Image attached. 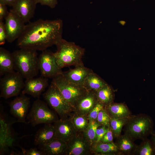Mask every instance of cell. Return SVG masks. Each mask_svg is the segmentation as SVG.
Returning a JSON list of instances; mask_svg holds the SVG:
<instances>
[{
    "label": "cell",
    "instance_id": "obj_1",
    "mask_svg": "<svg viewBox=\"0 0 155 155\" xmlns=\"http://www.w3.org/2000/svg\"><path fill=\"white\" fill-rule=\"evenodd\" d=\"M63 23L61 19H39L25 25L17 39L20 48H28L43 51L56 45L62 38Z\"/></svg>",
    "mask_w": 155,
    "mask_h": 155
},
{
    "label": "cell",
    "instance_id": "obj_2",
    "mask_svg": "<svg viewBox=\"0 0 155 155\" xmlns=\"http://www.w3.org/2000/svg\"><path fill=\"white\" fill-rule=\"evenodd\" d=\"M55 45L57 51L54 55L56 62L60 68L84 65L82 61L85 51L84 48L74 42L68 41L62 38Z\"/></svg>",
    "mask_w": 155,
    "mask_h": 155
},
{
    "label": "cell",
    "instance_id": "obj_3",
    "mask_svg": "<svg viewBox=\"0 0 155 155\" xmlns=\"http://www.w3.org/2000/svg\"><path fill=\"white\" fill-rule=\"evenodd\" d=\"M15 69L26 79L34 78L38 73V57L37 51L20 48L12 53Z\"/></svg>",
    "mask_w": 155,
    "mask_h": 155
},
{
    "label": "cell",
    "instance_id": "obj_4",
    "mask_svg": "<svg viewBox=\"0 0 155 155\" xmlns=\"http://www.w3.org/2000/svg\"><path fill=\"white\" fill-rule=\"evenodd\" d=\"M154 122L150 117L144 114L131 115L125 125L124 133L133 140H143L153 131Z\"/></svg>",
    "mask_w": 155,
    "mask_h": 155
},
{
    "label": "cell",
    "instance_id": "obj_5",
    "mask_svg": "<svg viewBox=\"0 0 155 155\" xmlns=\"http://www.w3.org/2000/svg\"><path fill=\"white\" fill-rule=\"evenodd\" d=\"M46 102L59 116L60 119L69 117L73 112V108L65 99L58 88L51 83L43 94Z\"/></svg>",
    "mask_w": 155,
    "mask_h": 155
},
{
    "label": "cell",
    "instance_id": "obj_6",
    "mask_svg": "<svg viewBox=\"0 0 155 155\" xmlns=\"http://www.w3.org/2000/svg\"><path fill=\"white\" fill-rule=\"evenodd\" d=\"M46 102L38 99L35 100L27 117L33 127L41 124L54 123L59 119L56 113L51 110Z\"/></svg>",
    "mask_w": 155,
    "mask_h": 155
},
{
    "label": "cell",
    "instance_id": "obj_7",
    "mask_svg": "<svg viewBox=\"0 0 155 155\" xmlns=\"http://www.w3.org/2000/svg\"><path fill=\"white\" fill-rule=\"evenodd\" d=\"M51 83L58 88L65 99L73 108L78 100L87 92L83 86L69 82L62 74L53 78Z\"/></svg>",
    "mask_w": 155,
    "mask_h": 155
},
{
    "label": "cell",
    "instance_id": "obj_8",
    "mask_svg": "<svg viewBox=\"0 0 155 155\" xmlns=\"http://www.w3.org/2000/svg\"><path fill=\"white\" fill-rule=\"evenodd\" d=\"M23 78L17 71L4 75L0 79V97L7 99L19 95L24 87Z\"/></svg>",
    "mask_w": 155,
    "mask_h": 155
},
{
    "label": "cell",
    "instance_id": "obj_9",
    "mask_svg": "<svg viewBox=\"0 0 155 155\" xmlns=\"http://www.w3.org/2000/svg\"><path fill=\"white\" fill-rule=\"evenodd\" d=\"M38 67L42 76L53 79L62 74V69L58 65L54 53L46 50L38 57Z\"/></svg>",
    "mask_w": 155,
    "mask_h": 155
},
{
    "label": "cell",
    "instance_id": "obj_10",
    "mask_svg": "<svg viewBox=\"0 0 155 155\" xmlns=\"http://www.w3.org/2000/svg\"><path fill=\"white\" fill-rule=\"evenodd\" d=\"M5 19L7 41L11 43L19 37L26 25L21 18L12 9L10 10Z\"/></svg>",
    "mask_w": 155,
    "mask_h": 155
},
{
    "label": "cell",
    "instance_id": "obj_11",
    "mask_svg": "<svg viewBox=\"0 0 155 155\" xmlns=\"http://www.w3.org/2000/svg\"><path fill=\"white\" fill-rule=\"evenodd\" d=\"M11 114L19 122L26 123V118L30 107V98L22 94L9 103Z\"/></svg>",
    "mask_w": 155,
    "mask_h": 155
},
{
    "label": "cell",
    "instance_id": "obj_12",
    "mask_svg": "<svg viewBox=\"0 0 155 155\" xmlns=\"http://www.w3.org/2000/svg\"><path fill=\"white\" fill-rule=\"evenodd\" d=\"M67 144L66 155H88L92 154V145L82 132H78Z\"/></svg>",
    "mask_w": 155,
    "mask_h": 155
},
{
    "label": "cell",
    "instance_id": "obj_13",
    "mask_svg": "<svg viewBox=\"0 0 155 155\" xmlns=\"http://www.w3.org/2000/svg\"><path fill=\"white\" fill-rule=\"evenodd\" d=\"M56 138L68 143L77 134L75 129L69 117L59 119L54 123Z\"/></svg>",
    "mask_w": 155,
    "mask_h": 155
},
{
    "label": "cell",
    "instance_id": "obj_14",
    "mask_svg": "<svg viewBox=\"0 0 155 155\" xmlns=\"http://www.w3.org/2000/svg\"><path fill=\"white\" fill-rule=\"evenodd\" d=\"M49 86L48 78L42 76L26 79L22 94L39 98Z\"/></svg>",
    "mask_w": 155,
    "mask_h": 155
},
{
    "label": "cell",
    "instance_id": "obj_15",
    "mask_svg": "<svg viewBox=\"0 0 155 155\" xmlns=\"http://www.w3.org/2000/svg\"><path fill=\"white\" fill-rule=\"evenodd\" d=\"M37 4L36 0H17L12 9L25 23L29 22L34 16Z\"/></svg>",
    "mask_w": 155,
    "mask_h": 155
},
{
    "label": "cell",
    "instance_id": "obj_16",
    "mask_svg": "<svg viewBox=\"0 0 155 155\" xmlns=\"http://www.w3.org/2000/svg\"><path fill=\"white\" fill-rule=\"evenodd\" d=\"M98 102L95 92L87 91L78 100L74 106L73 112L81 115L88 116Z\"/></svg>",
    "mask_w": 155,
    "mask_h": 155
},
{
    "label": "cell",
    "instance_id": "obj_17",
    "mask_svg": "<svg viewBox=\"0 0 155 155\" xmlns=\"http://www.w3.org/2000/svg\"><path fill=\"white\" fill-rule=\"evenodd\" d=\"M93 72L91 69L86 67L84 65L75 67L74 69L63 72L62 75L69 82L83 86L86 77Z\"/></svg>",
    "mask_w": 155,
    "mask_h": 155
},
{
    "label": "cell",
    "instance_id": "obj_18",
    "mask_svg": "<svg viewBox=\"0 0 155 155\" xmlns=\"http://www.w3.org/2000/svg\"><path fill=\"white\" fill-rule=\"evenodd\" d=\"M56 138L54 125L52 123L46 124L36 132L34 143L35 145L40 146L49 143Z\"/></svg>",
    "mask_w": 155,
    "mask_h": 155
},
{
    "label": "cell",
    "instance_id": "obj_19",
    "mask_svg": "<svg viewBox=\"0 0 155 155\" xmlns=\"http://www.w3.org/2000/svg\"><path fill=\"white\" fill-rule=\"evenodd\" d=\"M116 139L115 143L121 155H135L138 145L134 143V140L129 135L124 133Z\"/></svg>",
    "mask_w": 155,
    "mask_h": 155
},
{
    "label": "cell",
    "instance_id": "obj_20",
    "mask_svg": "<svg viewBox=\"0 0 155 155\" xmlns=\"http://www.w3.org/2000/svg\"><path fill=\"white\" fill-rule=\"evenodd\" d=\"M39 147L45 155H66L67 144L56 138L49 143Z\"/></svg>",
    "mask_w": 155,
    "mask_h": 155
},
{
    "label": "cell",
    "instance_id": "obj_21",
    "mask_svg": "<svg viewBox=\"0 0 155 155\" xmlns=\"http://www.w3.org/2000/svg\"><path fill=\"white\" fill-rule=\"evenodd\" d=\"M91 151L92 154L94 155H121L119 150L114 142H95L92 145Z\"/></svg>",
    "mask_w": 155,
    "mask_h": 155
},
{
    "label": "cell",
    "instance_id": "obj_22",
    "mask_svg": "<svg viewBox=\"0 0 155 155\" xmlns=\"http://www.w3.org/2000/svg\"><path fill=\"white\" fill-rule=\"evenodd\" d=\"M15 66L12 53L4 48H0V75L14 71Z\"/></svg>",
    "mask_w": 155,
    "mask_h": 155
},
{
    "label": "cell",
    "instance_id": "obj_23",
    "mask_svg": "<svg viewBox=\"0 0 155 155\" xmlns=\"http://www.w3.org/2000/svg\"><path fill=\"white\" fill-rule=\"evenodd\" d=\"M104 107L111 118H122L131 115L129 108L124 103L113 102Z\"/></svg>",
    "mask_w": 155,
    "mask_h": 155
},
{
    "label": "cell",
    "instance_id": "obj_24",
    "mask_svg": "<svg viewBox=\"0 0 155 155\" xmlns=\"http://www.w3.org/2000/svg\"><path fill=\"white\" fill-rule=\"evenodd\" d=\"M107 84L98 75L93 72L86 77L83 86L87 91L96 92Z\"/></svg>",
    "mask_w": 155,
    "mask_h": 155
},
{
    "label": "cell",
    "instance_id": "obj_25",
    "mask_svg": "<svg viewBox=\"0 0 155 155\" xmlns=\"http://www.w3.org/2000/svg\"><path fill=\"white\" fill-rule=\"evenodd\" d=\"M95 92L98 102L104 107L114 102V92L112 87L108 84Z\"/></svg>",
    "mask_w": 155,
    "mask_h": 155
},
{
    "label": "cell",
    "instance_id": "obj_26",
    "mask_svg": "<svg viewBox=\"0 0 155 155\" xmlns=\"http://www.w3.org/2000/svg\"><path fill=\"white\" fill-rule=\"evenodd\" d=\"M69 118L78 132H83L88 127L89 121L87 115L73 112Z\"/></svg>",
    "mask_w": 155,
    "mask_h": 155
},
{
    "label": "cell",
    "instance_id": "obj_27",
    "mask_svg": "<svg viewBox=\"0 0 155 155\" xmlns=\"http://www.w3.org/2000/svg\"><path fill=\"white\" fill-rule=\"evenodd\" d=\"M142 140L138 145L135 155H155V149L151 140L147 137Z\"/></svg>",
    "mask_w": 155,
    "mask_h": 155
},
{
    "label": "cell",
    "instance_id": "obj_28",
    "mask_svg": "<svg viewBox=\"0 0 155 155\" xmlns=\"http://www.w3.org/2000/svg\"><path fill=\"white\" fill-rule=\"evenodd\" d=\"M130 117L120 119L111 118L110 127L114 138H116L121 135L123 127L127 123Z\"/></svg>",
    "mask_w": 155,
    "mask_h": 155
},
{
    "label": "cell",
    "instance_id": "obj_29",
    "mask_svg": "<svg viewBox=\"0 0 155 155\" xmlns=\"http://www.w3.org/2000/svg\"><path fill=\"white\" fill-rule=\"evenodd\" d=\"M100 125L96 120L90 121L87 128L82 132L84 137L91 145L96 141V130Z\"/></svg>",
    "mask_w": 155,
    "mask_h": 155
},
{
    "label": "cell",
    "instance_id": "obj_30",
    "mask_svg": "<svg viewBox=\"0 0 155 155\" xmlns=\"http://www.w3.org/2000/svg\"><path fill=\"white\" fill-rule=\"evenodd\" d=\"M111 118L105 107L102 109L99 112L96 121L101 125L110 127Z\"/></svg>",
    "mask_w": 155,
    "mask_h": 155
},
{
    "label": "cell",
    "instance_id": "obj_31",
    "mask_svg": "<svg viewBox=\"0 0 155 155\" xmlns=\"http://www.w3.org/2000/svg\"><path fill=\"white\" fill-rule=\"evenodd\" d=\"M104 107V106L98 101L88 115L89 121L96 120L99 112Z\"/></svg>",
    "mask_w": 155,
    "mask_h": 155
},
{
    "label": "cell",
    "instance_id": "obj_32",
    "mask_svg": "<svg viewBox=\"0 0 155 155\" xmlns=\"http://www.w3.org/2000/svg\"><path fill=\"white\" fill-rule=\"evenodd\" d=\"M109 127L101 125L97 128L96 132V139L95 142L100 141L105 134L107 131Z\"/></svg>",
    "mask_w": 155,
    "mask_h": 155
},
{
    "label": "cell",
    "instance_id": "obj_33",
    "mask_svg": "<svg viewBox=\"0 0 155 155\" xmlns=\"http://www.w3.org/2000/svg\"><path fill=\"white\" fill-rule=\"evenodd\" d=\"M7 35L6 32L5 22L3 20H0V45L5 44L7 40Z\"/></svg>",
    "mask_w": 155,
    "mask_h": 155
},
{
    "label": "cell",
    "instance_id": "obj_34",
    "mask_svg": "<svg viewBox=\"0 0 155 155\" xmlns=\"http://www.w3.org/2000/svg\"><path fill=\"white\" fill-rule=\"evenodd\" d=\"M37 3L46 5L51 8H54L58 3V0H36Z\"/></svg>",
    "mask_w": 155,
    "mask_h": 155
},
{
    "label": "cell",
    "instance_id": "obj_35",
    "mask_svg": "<svg viewBox=\"0 0 155 155\" xmlns=\"http://www.w3.org/2000/svg\"><path fill=\"white\" fill-rule=\"evenodd\" d=\"M113 138L114 137L113 132L110 127L100 141L104 143H112L113 142Z\"/></svg>",
    "mask_w": 155,
    "mask_h": 155
},
{
    "label": "cell",
    "instance_id": "obj_36",
    "mask_svg": "<svg viewBox=\"0 0 155 155\" xmlns=\"http://www.w3.org/2000/svg\"><path fill=\"white\" fill-rule=\"evenodd\" d=\"M23 155H45L42 150H38L36 148H31L29 150H24Z\"/></svg>",
    "mask_w": 155,
    "mask_h": 155
},
{
    "label": "cell",
    "instance_id": "obj_37",
    "mask_svg": "<svg viewBox=\"0 0 155 155\" xmlns=\"http://www.w3.org/2000/svg\"><path fill=\"white\" fill-rule=\"evenodd\" d=\"M9 11H7V5L0 3V20H3L7 16Z\"/></svg>",
    "mask_w": 155,
    "mask_h": 155
},
{
    "label": "cell",
    "instance_id": "obj_38",
    "mask_svg": "<svg viewBox=\"0 0 155 155\" xmlns=\"http://www.w3.org/2000/svg\"><path fill=\"white\" fill-rule=\"evenodd\" d=\"M17 0H0V3L12 7Z\"/></svg>",
    "mask_w": 155,
    "mask_h": 155
},
{
    "label": "cell",
    "instance_id": "obj_39",
    "mask_svg": "<svg viewBox=\"0 0 155 155\" xmlns=\"http://www.w3.org/2000/svg\"><path fill=\"white\" fill-rule=\"evenodd\" d=\"M151 135V137L150 140L153 143L155 149V131L153 130Z\"/></svg>",
    "mask_w": 155,
    "mask_h": 155
},
{
    "label": "cell",
    "instance_id": "obj_40",
    "mask_svg": "<svg viewBox=\"0 0 155 155\" xmlns=\"http://www.w3.org/2000/svg\"></svg>",
    "mask_w": 155,
    "mask_h": 155
}]
</instances>
